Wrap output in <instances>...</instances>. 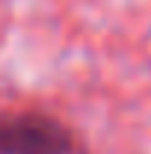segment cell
Instances as JSON below:
<instances>
[{"mask_svg":"<svg viewBox=\"0 0 151 154\" xmlns=\"http://www.w3.org/2000/svg\"><path fill=\"white\" fill-rule=\"evenodd\" d=\"M0 154H89L62 122L42 113L0 116Z\"/></svg>","mask_w":151,"mask_h":154,"instance_id":"obj_1","label":"cell"}]
</instances>
